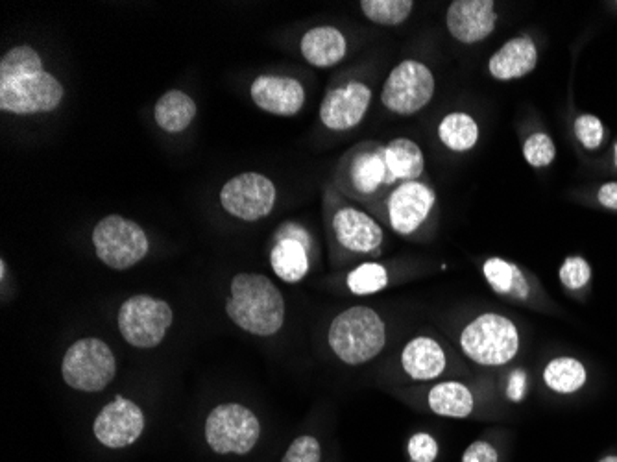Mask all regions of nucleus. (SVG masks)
Returning <instances> with one entry per match:
<instances>
[{
    "label": "nucleus",
    "instance_id": "4c0bfd02",
    "mask_svg": "<svg viewBox=\"0 0 617 462\" xmlns=\"http://www.w3.org/2000/svg\"><path fill=\"white\" fill-rule=\"evenodd\" d=\"M599 462H617V457H606V459H603V461Z\"/></svg>",
    "mask_w": 617,
    "mask_h": 462
},
{
    "label": "nucleus",
    "instance_id": "e433bc0d",
    "mask_svg": "<svg viewBox=\"0 0 617 462\" xmlns=\"http://www.w3.org/2000/svg\"><path fill=\"white\" fill-rule=\"evenodd\" d=\"M512 392H510V398H514V400H520L521 392H523V376H521V372L516 374V383H512Z\"/></svg>",
    "mask_w": 617,
    "mask_h": 462
},
{
    "label": "nucleus",
    "instance_id": "39448f33",
    "mask_svg": "<svg viewBox=\"0 0 617 462\" xmlns=\"http://www.w3.org/2000/svg\"><path fill=\"white\" fill-rule=\"evenodd\" d=\"M460 348L477 365H509L520 350V333L510 318L484 313L462 329Z\"/></svg>",
    "mask_w": 617,
    "mask_h": 462
},
{
    "label": "nucleus",
    "instance_id": "58836bf2",
    "mask_svg": "<svg viewBox=\"0 0 617 462\" xmlns=\"http://www.w3.org/2000/svg\"><path fill=\"white\" fill-rule=\"evenodd\" d=\"M614 161H616V167H617V143H616V148H614Z\"/></svg>",
    "mask_w": 617,
    "mask_h": 462
},
{
    "label": "nucleus",
    "instance_id": "cd10ccee",
    "mask_svg": "<svg viewBox=\"0 0 617 462\" xmlns=\"http://www.w3.org/2000/svg\"><path fill=\"white\" fill-rule=\"evenodd\" d=\"M41 71H45L43 60L37 54V50L32 49L30 45L13 47L0 60V82H8V80H15V78L28 76V74L41 73Z\"/></svg>",
    "mask_w": 617,
    "mask_h": 462
},
{
    "label": "nucleus",
    "instance_id": "b1692460",
    "mask_svg": "<svg viewBox=\"0 0 617 462\" xmlns=\"http://www.w3.org/2000/svg\"><path fill=\"white\" fill-rule=\"evenodd\" d=\"M479 124L466 111H451L438 124V139L451 152L464 154L479 143Z\"/></svg>",
    "mask_w": 617,
    "mask_h": 462
},
{
    "label": "nucleus",
    "instance_id": "f704fd0d",
    "mask_svg": "<svg viewBox=\"0 0 617 462\" xmlns=\"http://www.w3.org/2000/svg\"><path fill=\"white\" fill-rule=\"evenodd\" d=\"M462 462H497V451L488 442H473L472 446L464 451Z\"/></svg>",
    "mask_w": 617,
    "mask_h": 462
},
{
    "label": "nucleus",
    "instance_id": "9d476101",
    "mask_svg": "<svg viewBox=\"0 0 617 462\" xmlns=\"http://www.w3.org/2000/svg\"><path fill=\"white\" fill-rule=\"evenodd\" d=\"M259 433L257 416L239 403L218 405L207 416V444L220 455L248 453L257 444Z\"/></svg>",
    "mask_w": 617,
    "mask_h": 462
},
{
    "label": "nucleus",
    "instance_id": "2eb2a0df",
    "mask_svg": "<svg viewBox=\"0 0 617 462\" xmlns=\"http://www.w3.org/2000/svg\"><path fill=\"white\" fill-rule=\"evenodd\" d=\"M497 17L494 0H455L449 4L446 26L462 45H477L494 34Z\"/></svg>",
    "mask_w": 617,
    "mask_h": 462
},
{
    "label": "nucleus",
    "instance_id": "f03ea898",
    "mask_svg": "<svg viewBox=\"0 0 617 462\" xmlns=\"http://www.w3.org/2000/svg\"><path fill=\"white\" fill-rule=\"evenodd\" d=\"M324 219L331 248L342 256H376L385 243V231L379 220L366 209L355 206L346 196L340 195L331 183L324 198Z\"/></svg>",
    "mask_w": 617,
    "mask_h": 462
},
{
    "label": "nucleus",
    "instance_id": "c756f323",
    "mask_svg": "<svg viewBox=\"0 0 617 462\" xmlns=\"http://www.w3.org/2000/svg\"><path fill=\"white\" fill-rule=\"evenodd\" d=\"M523 158L533 169L549 167L557 158V148L553 139L544 132L529 135L523 141Z\"/></svg>",
    "mask_w": 617,
    "mask_h": 462
},
{
    "label": "nucleus",
    "instance_id": "0eeeda50",
    "mask_svg": "<svg viewBox=\"0 0 617 462\" xmlns=\"http://www.w3.org/2000/svg\"><path fill=\"white\" fill-rule=\"evenodd\" d=\"M436 80L433 71L418 60L398 63L385 80L381 102L396 115H416L429 106L435 97Z\"/></svg>",
    "mask_w": 617,
    "mask_h": 462
},
{
    "label": "nucleus",
    "instance_id": "6e6552de",
    "mask_svg": "<svg viewBox=\"0 0 617 462\" xmlns=\"http://www.w3.org/2000/svg\"><path fill=\"white\" fill-rule=\"evenodd\" d=\"M93 246L97 257L115 270H128L148 254L145 230L121 215H108L93 230Z\"/></svg>",
    "mask_w": 617,
    "mask_h": 462
},
{
    "label": "nucleus",
    "instance_id": "393cba45",
    "mask_svg": "<svg viewBox=\"0 0 617 462\" xmlns=\"http://www.w3.org/2000/svg\"><path fill=\"white\" fill-rule=\"evenodd\" d=\"M429 407L438 416L466 418L473 411L472 390L459 381H444L429 392Z\"/></svg>",
    "mask_w": 617,
    "mask_h": 462
},
{
    "label": "nucleus",
    "instance_id": "f257e3e1",
    "mask_svg": "<svg viewBox=\"0 0 617 462\" xmlns=\"http://www.w3.org/2000/svg\"><path fill=\"white\" fill-rule=\"evenodd\" d=\"M424 176V150L409 137H394L388 143L361 141L351 146L335 167L333 185L376 217L392 189Z\"/></svg>",
    "mask_w": 617,
    "mask_h": 462
},
{
    "label": "nucleus",
    "instance_id": "412c9836",
    "mask_svg": "<svg viewBox=\"0 0 617 462\" xmlns=\"http://www.w3.org/2000/svg\"><path fill=\"white\" fill-rule=\"evenodd\" d=\"M483 276L492 291L512 302H527L533 294L527 272L503 257H488L483 263Z\"/></svg>",
    "mask_w": 617,
    "mask_h": 462
},
{
    "label": "nucleus",
    "instance_id": "9b49d317",
    "mask_svg": "<svg viewBox=\"0 0 617 462\" xmlns=\"http://www.w3.org/2000/svg\"><path fill=\"white\" fill-rule=\"evenodd\" d=\"M117 320L122 337L130 346L154 348L165 339L174 315L167 302L141 294L121 305Z\"/></svg>",
    "mask_w": 617,
    "mask_h": 462
},
{
    "label": "nucleus",
    "instance_id": "7c9ffc66",
    "mask_svg": "<svg viewBox=\"0 0 617 462\" xmlns=\"http://www.w3.org/2000/svg\"><path fill=\"white\" fill-rule=\"evenodd\" d=\"M575 135L586 150H597L605 141V126L595 115H581L575 121Z\"/></svg>",
    "mask_w": 617,
    "mask_h": 462
},
{
    "label": "nucleus",
    "instance_id": "4be33fe9",
    "mask_svg": "<svg viewBox=\"0 0 617 462\" xmlns=\"http://www.w3.org/2000/svg\"><path fill=\"white\" fill-rule=\"evenodd\" d=\"M401 365L412 379L429 381L446 370V352L435 339L416 337L403 348Z\"/></svg>",
    "mask_w": 617,
    "mask_h": 462
},
{
    "label": "nucleus",
    "instance_id": "473e14b6",
    "mask_svg": "<svg viewBox=\"0 0 617 462\" xmlns=\"http://www.w3.org/2000/svg\"><path fill=\"white\" fill-rule=\"evenodd\" d=\"M322 448L320 442L315 437L296 438L291 444V448L285 453L283 462H320Z\"/></svg>",
    "mask_w": 617,
    "mask_h": 462
},
{
    "label": "nucleus",
    "instance_id": "4468645a",
    "mask_svg": "<svg viewBox=\"0 0 617 462\" xmlns=\"http://www.w3.org/2000/svg\"><path fill=\"white\" fill-rule=\"evenodd\" d=\"M372 104V87L361 80H348L327 89L320 104V121L331 132L357 128Z\"/></svg>",
    "mask_w": 617,
    "mask_h": 462
},
{
    "label": "nucleus",
    "instance_id": "a878e982",
    "mask_svg": "<svg viewBox=\"0 0 617 462\" xmlns=\"http://www.w3.org/2000/svg\"><path fill=\"white\" fill-rule=\"evenodd\" d=\"M545 385L558 394H571L586 383V368L571 357L553 359L544 370Z\"/></svg>",
    "mask_w": 617,
    "mask_h": 462
},
{
    "label": "nucleus",
    "instance_id": "aec40b11",
    "mask_svg": "<svg viewBox=\"0 0 617 462\" xmlns=\"http://www.w3.org/2000/svg\"><path fill=\"white\" fill-rule=\"evenodd\" d=\"M303 60L316 69H329L346 58L348 41L335 26H315L300 41Z\"/></svg>",
    "mask_w": 617,
    "mask_h": 462
},
{
    "label": "nucleus",
    "instance_id": "f8f14e48",
    "mask_svg": "<svg viewBox=\"0 0 617 462\" xmlns=\"http://www.w3.org/2000/svg\"><path fill=\"white\" fill-rule=\"evenodd\" d=\"M65 89L54 74H28L0 82V110L13 115L49 113L61 104Z\"/></svg>",
    "mask_w": 617,
    "mask_h": 462
},
{
    "label": "nucleus",
    "instance_id": "5701e85b",
    "mask_svg": "<svg viewBox=\"0 0 617 462\" xmlns=\"http://www.w3.org/2000/svg\"><path fill=\"white\" fill-rule=\"evenodd\" d=\"M196 111L198 108L193 98L180 89H172L156 102L154 119L161 130L169 134H182L191 126V122L196 117Z\"/></svg>",
    "mask_w": 617,
    "mask_h": 462
},
{
    "label": "nucleus",
    "instance_id": "bb28decb",
    "mask_svg": "<svg viewBox=\"0 0 617 462\" xmlns=\"http://www.w3.org/2000/svg\"><path fill=\"white\" fill-rule=\"evenodd\" d=\"M359 6L368 21L381 26L403 25L414 12L412 0H363Z\"/></svg>",
    "mask_w": 617,
    "mask_h": 462
},
{
    "label": "nucleus",
    "instance_id": "a211bd4d",
    "mask_svg": "<svg viewBox=\"0 0 617 462\" xmlns=\"http://www.w3.org/2000/svg\"><path fill=\"white\" fill-rule=\"evenodd\" d=\"M309 235L296 224H285L278 241L270 252V265L279 278L287 283L302 281L309 268Z\"/></svg>",
    "mask_w": 617,
    "mask_h": 462
},
{
    "label": "nucleus",
    "instance_id": "72a5a7b5",
    "mask_svg": "<svg viewBox=\"0 0 617 462\" xmlns=\"http://www.w3.org/2000/svg\"><path fill=\"white\" fill-rule=\"evenodd\" d=\"M409 455L414 462H433L438 455L435 438L427 433H418L409 440Z\"/></svg>",
    "mask_w": 617,
    "mask_h": 462
},
{
    "label": "nucleus",
    "instance_id": "dca6fc26",
    "mask_svg": "<svg viewBox=\"0 0 617 462\" xmlns=\"http://www.w3.org/2000/svg\"><path fill=\"white\" fill-rule=\"evenodd\" d=\"M143 429L145 414L139 405L122 396L108 403L95 420V437L113 450L134 444L141 437Z\"/></svg>",
    "mask_w": 617,
    "mask_h": 462
},
{
    "label": "nucleus",
    "instance_id": "ddd939ff",
    "mask_svg": "<svg viewBox=\"0 0 617 462\" xmlns=\"http://www.w3.org/2000/svg\"><path fill=\"white\" fill-rule=\"evenodd\" d=\"M278 200L274 182L259 172H242L224 183L220 191V204L235 219L255 222L265 219Z\"/></svg>",
    "mask_w": 617,
    "mask_h": 462
},
{
    "label": "nucleus",
    "instance_id": "c9c22d12",
    "mask_svg": "<svg viewBox=\"0 0 617 462\" xmlns=\"http://www.w3.org/2000/svg\"><path fill=\"white\" fill-rule=\"evenodd\" d=\"M597 198H599L601 206L617 211V182L605 183V185L599 189Z\"/></svg>",
    "mask_w": 617,
    "mask_h": 462
},
{
    "label": "nucleus",
    "instance_id": "6ab92c4d",
    "mask_svg": "<svg viewBox=\"0 0 617 462\" xmlns=\"http://www.w3.org/2000/svg\"><path fill=\"white\" fill-rule=\"evenodd\" d=\"M538 65V49L531 36L509 39L488 60V73L497 82H514L533 73Z\"/></svg>",
    "mask_w": 617,
    "mask_h": 462
},
{
    "label": "nucleus",
    "instance_id": "423d86ee",
    "mask_svg": "<svg viewBox=\"0 0 617 462\" xmlns=\"http://www.w3.org/2000/svg\"><path fill=\"white\" fill-rule=\"evenodd\" d=\"M435 189L425 180L403 182L392 189L376 219L387 224L388 228L403 237H414L416 233L427 230L436 220Z\"/></svg>",
    "mask_w": 617,
    "mask_h": 462
},
{
    "label": "nucleus",
    "instance_id": "1a4fd4ad",
    "mask_svg": "<svg viewBox=\"0 0 617 462\" xmlns=\"http://www.w3.org/2000/svg\"><path fill=\"white\" fill-rule=\"evenodd\" d=\"M65 383L74 390L98 392L117 374V361L108 344L100 339H82L67 350L61 365Z\"/></svg>",
    "mask_w": 617,
    "mask_h": 462
},
{
    "label": "nucleus",
    "instance_id": "20e7f679",
    "mask_svg": "<svg viewBox=\"0 0 617 462\" xmlns=\"http://www.w3.org/2000/svg\"><path fill=\"white\" fill-rule=\"evenodd\" d=\"M327 339L342 363L364 365L383 352L387 328L374 309L357 305L333 318Z\"/></svg>",
    "mask_w": 617,
    "mask_h": 462
},
{
    "label": "nucleus",
    "instance_id": "c85d7f7f",
    "mask_svg": "<svg viewBox=\"0 0 617 462\" xmlns=\"http://www.w3.org/2000/svg\"><path fill=\"white\" fill-rule=\"evenodd\" d=\"M387 285V270L379 263H363L348 274V289L359 296L383 291Z\"/></svg>",
    "mask_w": 617,
    "mask_h": 462
},
{
    "label": "nucleus",
    "instance_id": "7ed1b4c3",
    "mask_svg": "<svg viewBox=\"0 0 617 462\" xmlns=\"http://www.w3.org/2000/svg\"><path fill=\"white\" fill-rule=\"evenodd\" d=\"M226 311L239 328L257 337L276 335L285 322L283 296L263 274H237L231 280Z\"/></svg>",
    "mask_w": 617,
    "mask_h": 462
},
{
    "label": "nucleus",
    "instance_id": "2f4dec72",
    "mask_svg": "<svg viewBox=\"0 0 617 462\" xmlns=\"http://www.w3.org/2000/svg\"><path fill=\"white\" fill-rule=\"evenodd\" d=\"M590 278H592V268L588 265V261H584L582 257H568L564 261V265L560 267V281L571 291L586 287Z\"/></svg>",
    "mask_w": 617,
    "mask_h": 462
},
{
    "label": "nucleus",
    "instance_id": "f3484780",
    "mask_svg": "<svg viewBox=\"0 0 617 462\" xmlns=\"http://www.w3.org/2000/svg\"><path fill=\"white\" fill-rule=\"evenodd\" d=\"M250 97L259 110L278 117H294L305 104V87L291 76L263 74L257 76L250 87Z\"/></svg>",
    "mask_w": 617,
    "mask_h": 462
}]
</instances>
